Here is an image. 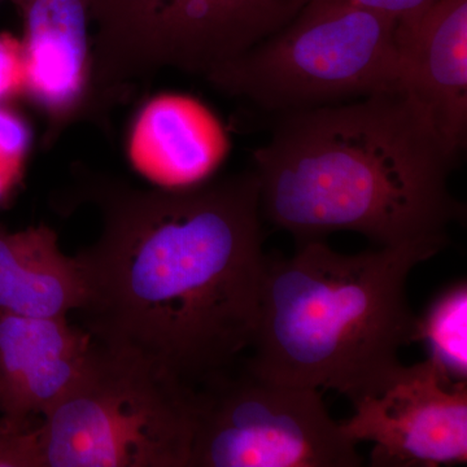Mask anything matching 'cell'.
<instances>
[{"instance_id":"1","label":"cell","mask_w":467,"mask_h":467,"mask_svg":"<svg viewBox=\"0 0 467 467\" xmlns=\"http://www.w3.org/2000/svg\"><path fill=\"white\" fill-rule=\"evenodd\" d=\"M101 233L77 256L92 340L192 389L232 368L256 330L263 251L254 171L186 189H98Z\"/></svg>"},{"instance_id":"2","label":"cell","mask_w":467,"mask_h":467,"mask_svg":"<svg viewBox=\"0 0 467 467\" xmlns=\"http://www.w3.org/2000/svg\"><path fill=\"white\" fill-rule=\"evenodd\" d=\"M457 159L402 90L278 116L254 152L263 218L299 243L362 234L380 247L447 238L465 216Z\"/></svg>"},{"instance_id":"3","label":"cell","mask_w":467,"mask_h":467,"mask_svg":"<svg viewBox=\"0 0 467 467\" xmlns=\"http://www.w3.org/2000/svg\"><path fill=\"white\" fill-rule=\"evenodd\" d=\"M448 238L344 254L318 241L285 259L266 257L254 358L247 368L276 382L331 389L355 404L389 386L416 342L409 275Z\"/></svg>"},{"instance_id":"4","label":"cell","mask_w":467,"mask_h":467,"mask_svg":"<svg viewBox=\"0 0 467 467\" xmlns=\"http://www.w3.org/2000/svg\"><path fill=\"white\" fill-rule=\"evenodd\" d=\"M398 27L350 0H309L285 26L207 79L276 117L398 90Z\"/></svg>"},{"instance_id":"5","label":"cell","mask_w":467,"mask_h":467,"mask_svg":"<svg viewBox=\"0 0 467 467\" xmlns=\"http://www.w3.org/2000/svg\"><path fill=\"white\" fill-rule=\"evenodd\" d=\"M196 389L94 342L81 379L34 429L38 467H189Z\"/></svg>"},{"instance_id":"6","label":"cell","mask_w":467,"mask_h":467,"mask_svg":"<svg viewBox=\"0 0 467 467\" xmlns=\"http://www.w3.org/2000/svg\"><path fill=\"white\" fill-rule=\"evenodd\" d=\"M358 445L319 389L276 382L245 368L196 389L189 467H358Z\"/></svg>"},{"instance_id":"7","label":"cell","mask_w":467,"mask_h":467,"mask_svg":"<svg viewBox=\"0 0 467 467\" xmlns=\"http://www.w3.org/2000/svg\"><path fill=\"white\" fill-rule=\"evenodd\" d=\"M340 423L356 445L373 444V467L467 462V380L451 379L431 359L402 367L389 386L355 404Z\"/></svg>"},{"instance_id":"8","label":"cell","mask_w":467,"mask_h":467,"mask_svg":"<svg viewBox=\"0 0 467 467\" xmlns=\"http://www.w3.org/2000/svg\"><path fill=\"white\" fill-rule=\"evenodd\" d=\"M309 0H158L137 61L144 77L177 69L207 78L296 16Z\"/></svg>"},{"instance_id":"9","label":"cell","mask_w":467,"mask_h":467,"mask_svg":"<svg viewBox=\"0 0 467 467\" xmlns=\"http://www.w3.org/2000/svg\"><path fill=\"white\" fill-rule=\"evenodd\" d=\"M92 346L91 335L67 317L0 310V425L26 429L57 407L81 379Z\"/></svg>"},{"instance_id":"10","label":"cell","mask_w":467,"mask_h":467,"mask_svg":"<svg viewBox=\"0 0 467 467\" xmlns=\"http://www.w3.org/2000/svg\"><path fill=\"white\" fill-rule=\"evenodd\" d=\"M400 86L454 159L467 140V0H436L398 27Z\"/></svg>"},{"instance_id":"11","label":"cell","mask_w":467,"mask_h":467,"mask_svg":"<svg viewBox=\"0 0 467 467\" xmlns=\"http://www.w3.org/2000/svg\"><path fill=\"white\" fill-rule=\"evenodd\" d=\"M229 150V137L213 110L174 92L143 104L126 144L131 167L161 189H186L211 180Z\"/></svg>"},{"instance_id":"12","label":"cell","mask_w":467,"mask_h":467,"mask_svg":"<svg viewBox=\"0 0 467 467\" xmlns=\"http://www.w3.org/2000/svg\"><path fill=\"white\" fill-rule=\"evenodd\" d=\"M14 2L24 17V92L54 119L85 109L91 48L85 0Z\"/></svg>"},{"instance_id":"13","label":"cell","mask_w":467,"mask_h":467,"mask_svg":"<svg viewBox=\"0 0 467 467\" xmlns=\"http://www.w3.org/2000/svg\"><path fill=\"white\" fill-rule=\"evenodd\" d=\"M77 257L60 251L48 227L11 233L0 226V310L26 317L63 318L84 306Z\"/></svg>"},{"instance_id":"14","label":"cell","mask_w":467,"mask_h":467,"mask_svg":"<svg viewBox=\"0 0 467 467\" xmlns=\"http://www.w3.org/2000/svg\"><path fill=\"white\" fill-rule=\"evenodd\" d=\"M416 342L451 379L467 380V285L460 281L439 295L417 317Z\"/></svg>"},{"instance_id":"15","label":"cell","mask_w":467,"mask_h":467,"mask_svg":"<svg viewBox=\"0 0 467 467\" xmlns=\"http://www.w3.org/2000/svg\"><path fill=\"white\" fill-rule=\"evenodd\" d=\"M30 146V130L23 117L0 104V199L17 180Z\"/></svg>"},{"instance_id":"16","label":"cell","mask_w":467,"mask_h":467,"mask_svg":"<svg viewBox=\"0 0 467 467\" xmlns=\"http://www.w3.org/2000/svg\"><path fill=\"white\" fill-rule=\"evenodd\" d=\"M0 467H38L34 430L0 425Z\"/></svg>"},{"instance_id":"17","label":"cell","mask_w":467,"mask_h":467,"mask_svg":"<svg viewBox=\"0 0 467 467\" xmlns=\"http://www.w3.org/2000/svg\"><path fill=\"white\" fill-rule=\"evenodd\" d=\"M24 92V55L21 43L0 36V104Z\"/></svg>"},{"instance_id":"18","label":"cell","mask_w":467,"mask_h":467,"mask_svg":"<svg viewBox=\"0 0 467 467\" xmlns=\"http://www.w3.org/2000/svg\"><path fill=\"white\" fill-rule=\"evenodd\" d=\"M362 7L373 9L393 18L399 26L414 23L436 0H350Z\"/></svg>"}]
</instances>
